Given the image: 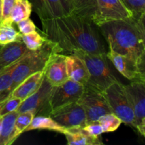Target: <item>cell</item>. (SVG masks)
<instances>
[{
    "mask_svg": "<svg viewBox=\"0 0 145 145\" xmlns=\"http://www.w3.org/2000/svg\"><path fill=\"white\" fill-rule=\"evenodd\" d=\"M41 24V34L57 44L62 52L71 54L76 50L93 54L107 52L99 28L92 21L69 14L43 20Z\"/></svg>",
    "mask_w": 145,
    "mask_h": 145,
    "instance_id": "6da1fadb",
    "label": "cell"
},
{
    "mask_svg": "<svg viewBox=\"0 0 145 145\" xmlns=\"http://www.w3.org/2000/svg\"><path fill=\"white\" fill-rule=\"evenodd\" d=\"M97 26L109 49L129 57L144 68V16L108 21Z\"/></svg>",
    "mask_w": 145,
    "mask_h": 145,
    "instance_id": "7a4b0ae2",
    "label": "cell"
},
{
    "mask_svg": "<svg viewBox=\"0 0 145 145\" xmlns=\"http://www.w3.org/2000/svg\"><path fill=\"white\" fill-rule=\"evenodd\" d=\"M62 53L57 44L46 39L43 45L36 50H30L18 62L12 71L13 83L9 95L13 90L33 74L45 69L51 58L57 53Z\"/></svg>",
    "mask_w": 145,
    "mask_h": 145,
    "instance_id": "3957f363",
    "label": "cell"
},
{
    "mask_svg": "<svg viewBox=\"0 0 145 145\" xmlns=\"http://www.w3.org/2000/svg\"><path fill=\"white\" fill-rule=\"evenodd\" d=\"M71 54L79 57L86 65L89 78L85 87L103 92L110 85L119 81L109 67L106 53L93 54L76 50Z\"/></svg>",
    "mask_w": 145,
    "mask_h": 145,
    "instance_id": "277c9868",
    "label": "cell"
},
{
    "mask_svg": "<svg viewBox=\"0 0 145 145\" xmlns=\"http://www.w3.org/2000/svg\"><path fill=\"white\" fill-rule=\"evenodd\" d=\"M112 113L121 120L122 123L135 127V117L124 84L120 82H115L103 91Z\"/></svg>",
    "mask_w": 145,
    "mask_h": 145,
    "instance_id": "5b68a950",
    "label": "cell"
},
{
    "mask_svg": "<svg viewBox=\"0 0 145 145\" xmlns=\"http://www.w3.org/2000/svg\"><path fill=\"white\" fill-rule=\"evenodd\" d=\"M84 110L86 125L96 123L103 115L112 113L103 92L85 87L84 91L77 101Z\"/></svg>",
    "mask_w": 145,
    "mask_h": 145,
    "instance_id": "8992f818",
    "label": "cell"
},
{
    "mask_svg": "<svg viewBox=\"0 0 145 145\" xmlns=\"http://www.w3.org/2000/svg\"><path fill=\"white\" fill-rule=\"evenodd\" d=\"M54 86H52L44 77L40 86L38 89L21 102L17 112L31 111L35 116H50L51 110L50 108V99Z\"/></svg>",
    "mask_w": 145,
    "mask_h": 145,
    "instance_id": "52a82bcc",
    "label": "cell"
},
{
    "mask_svg": "<svg viewBox=\"0 0 145 145\" xmlns=\"http://www.w3.org/2000/svg\"><path fill=\"white\" fill-rule=\"evenodd\" d=\"M135 117V128L145 136V82H132L124 85Z\"/></svg>",
    "mask_w": 145,
    "mask_h": 145,
    "instance_id": "ba28073f",
    "label": "cell"
},
{
    "mask_svg": "<svg viewBox=\"0 0 145 145\" xmlns=\"http://www.w3.org/2000/svg\"><path fill=\"white\" fill-rule=\"evenodd\" d=\"M134 18L121 0H96V9L93 22L96 25L103 23Z\"/></svg>",
    "mask_w": 145,
    "mask_h": 145,
    "instance_id": "9c48e42d",
    "label": "cell"
},
{
    "mask_svg": "<svg viewBox=\"0 0 145 145\" xmlns=\"http://www.w3.org/2000/svg\"><path fill=\"white\" fill-rule=\"evenodd\" d=\"M50 116L66 129L80 128L86 125L84 110L77 103H72L50 112Z\"/></svg>",
    "mask_w": 145,
    "mask_h": 145,
    "instance_id": "30bf717a",
    "label": "cell"
},
{
    "mask_svg": "<svg viewBox=\"0 0 145 145\" xmlns=\"http://www.w3.org/2000/svg\"><path fill=\"white\" fill-rule=\"evenodd\" d=\"M85 86L82 84L68 79L59 86H55L50 99L51 111L76 102L84 93Z\"/></svg>",
    "mask_w": 145,
    "mask_h": 145,
    "instance_id": "8fae6325",
    "label": "cell"
},
{
    "mask_svg": "<svg viewBox=\"0 0 145 145\" xmlns=\"http://www.w3.org/2000/svg\"><path fill=\"white\" fill-rule=\"evenodd\" d=\"M106 56L125 78L131 82H145V69L131 58L110 49L106 52Z\"/></svg>",
    "mask_w": 145,
    "mask_h": 145,
    "instance_id": "7c38bea8",
    "label": "cell"
},
{
    "mask_svg": "<svg viewBox=\"0 0 145 145\" xmlns=\"http://www.w3.org/2000/svg\"><path fill=\"white\" fill-rule=\"evenodd\" d=\"M30 2L40 21L59 18L69 14L65 0H31Z\"/></svg>",
    "mask_w": 145,
    "mask_h": 145,
    "instance_id": "4fadbf2b",
    "label": "cell"
},
{
    "mask_svg": "<svg viewBox=\"0 0 145 145\" xmlns=\"http://www.w3.org/2000/svg\"><path fill=\"white\" fill-rule=\"evenodd\" d=\"M66 55L57 53L49 61L45 69V77L52 86H59L69 79L67 73Z\"/></svg>",
    "mask_w": 145,
    "mask_h": 145,
    "instance_id": "5bb4252c",
    "label": "cell"
},
{
    "mask_svg": "<svg viewBox=\"0 0 145 145\" xmlns=\"http://www.w3.org/2000/svg\"><path fill=\"white\" fill-rule=\"evenodd\" d=\"M67 73L69 79L86 86L89 81V72L84 61L73 54L66 55Z\"/></svg>",
    "mask_w": 145,
    "mask_h": 145,
    "instance_id": "9a60e30c",
    "label": "cell"
},
{
    "mask_svg": "<svg viewBox=\"0 0 145 145\" xmlns=\"http://www.w3.org/2000/svg\"><path fill=\"white\" fill-rule=\"evenodd\" d=\"M44 77L45 69L30 75L11 91L8 97H16L24 101L32 95L39 88Z\"/></svg>",
    "mask_w": 145,
    "mask_h": 145,
    "instance_id": "2e32d148",
    "label": "cell"
},
{
    "mask_svg": "<svg viewBox=\"0 0 145 145\" xmlns=\"http://www.w3.org/2000/svg\"><path fill=\"white\" fill-rule=\"evenodd\" d=\"M29 50L22 41L0 46V67H8L25 56Z\"/></svg>",
    "mask_w": 145,
    "mask_h": 145,
    "instance_id": "e0dca14e",
    "label": "cell"
},
{
    "mask_svg": "<svg viewBox=\"0 0 145 145\" xmlns=\"http://www.w3.org/2000/svg\"><path fill=\"white\" fill-rule=\"evenodd\" d=\"M70 14L93 21L96 9V0H65Z\"/></svg>",
    "mask_w": 145,
    "mask_h": 145,
    "instance_id": "ac0fdd59",
    "label": "cell"
},
{
    "mask_svg": "<svg viewBox=\"0 0 145 145\" xmlns=\"http://www.w3.org/2000/svg\"><path fill=\"white\" fill-rule=\"evenodd\" d=\"M65 135L69 145L103 144L100 137L90 135L82 127L69 129Z\"/></svg>",
    "mask_w": 145,
    "mask_h": 145,
    "instance_id": "d6986e66",
    "label": "cell"
},
{
    "mask_svg": "<svg viewBox=\"0 0 145 145\" xmlns=\"http://www.w3.org/2000/svg\"><path fill=\"white\" fill-rule=\"evenodd\" d=\"M34 130H50V131L57 132L64 135L68 131L67 129L61 126L50 116H34L31 124L25 129V132Z\"/></svg>",
    "mask_w": 145,
    "mask_h": 145,
    "instance_id": "ffe728a7",
    "label": "cell"
},
{
    "mask_svg": "<svg viewBox=\"0 0 145 145\" xmlns=\"http://www.w3.org/2000/svg\"><path fill=\"white\" fill-rule=\"evenodd\" d=\"M17 111L11 112L3 116L1 119L0 145H10L14 142V133L16 119L18 116Z\"/></svg>",
    "mask_w": 145,
    "mask_h": 145,
    "instance_id": "44dd1931",
    "label": "cell"
},
{
    "mask_svg": "<svg viewBox=\"0 0 145 145\" xmlns=\"http://www.w3.org/2000/svg\"><path fill=\"white\" fill-rule=\"evenodd\" d=\"M32 12V5L29 0H16L11 14V20L16 24L21 20L29 18Z\"/></svg>",
    "mask_w": 145,
    "mask_h": 145,
    "instance_id": "7402d4cb",
    "label": "cell"
},
{
    "mask_svg": "<svg viewBox=\"0 0 145 145\" xmlns=\"http://www.w3.org/2000/svg\"><path fill=\"white\" fill-rule=\"evenodd\" d=\"M19 60L10 66L7 67V68L0 74V103L4 101L9 96L10 88L13 83L12 71Z\"/></svg>",
    "mask_w": 145,
    "mask_h": 145,
    "instance_id": "603a6c76",
    "label": "cell"
},
{
    "mask_svg": "<svg viewBox=\"0 0 145 145\" xmlns=\"http://www.w3.org/2000/svg\"><path fill=\"white\" fill-rule=\"evenodd\" d=\"M22 34L13 26V24H0V45L16 41H22Z\"/></svg>",
    "mask_w": 145,
    "mask_h": 145,
    "instance_id": "cb8c5ba5",
    "label": "cell"
},
{
    "mask_svg": "<svg viewBox=\"0 0 145 145\" xmlns=\"http://www.w3.org/2000/svg\"><path fill=\"white\" fill-rule=\"evenodd\" d=\"M35 115L31 111L23 112V113H18L14 125V140L15 141L17 137L24 133L25 129L29 126L32 121L33 118Z\"/></svg>",
    "mask_w": 145,
    "mask_h": 145,
    "instance_id": "d4e9b609",
    "label": "cell"
},
{
    "mask_svg": "<svg viewBox=\"0 0 145 145\" xmlns=\"http://www.w3.org/2000/svg\"><path fill=\"white\" fill-rule=\"evenodd\" d=\"M98 123L101 126L103 133L116 131L122 124L121 120L113 113L102 116L99 119Z\"/></svg>",
    "mask_w": 145,
    "mask_h": 145,
    "instance_id": "484cf974",
    "label": "cell"
},
{
    "mask_svg": "<svg viewBox=\"0 0 145 145\" xmlns=\"http://www.w3.org/2000/svg\"><path fill=\"white\" fill-rule=\"evenodd\" d=\"M21 40L29 50H36L43 45L46 38L35 31L31 33L22 34Z\"/></svg>",
    "mask_w": 145,
    "mask_h": 145,
    "instance_id": "4316f807",
    "label": "cell"
},
{
    "mask_svg": "<svg viewBox=\"0 0 145 145\" xmlns=\"http://www.w3.org/2000/svg\"><path fill=\"white\" fill-rule=\"evenodd\" d=\"M126 8L132 12L135 18L145 16V0H121Z\"/></svg>",
    "mask_w": 145,
    "mask_h": 145,
    "instance_id": "83f0119b",
    "label": "cell"
},
{
    "mask_svg": "<svg viewBox=\"0 0 145 145\" xmlns=\"http://www.w3.org/2000/svg\"><path fill=\"white\" fill-rule=\"evenodd\" d=\"M23 100L16 97H9L0 103V117L7 113L17 111Z\"/></svg>",
    "mask_w": 145,
    "mask_h": 145,
    "instance_id": "f1b7e54d",
    "label": "cell"
},
{
    "mask_svg": "<svg viewBox=\"0 0 145 145\" xmlns=\"http://www.w3.org/2000/svg\"><path fill=\"white\" fill-rule=\"evenodd\" d=\"M16 0H1V24H14L11 14Z\"/></svg>",
    "mask_w": 145,
    "mask_h": 145,
    "instance_id": "f546056e",
    "label": "cell"
},
{
    "mask_svg": "<svg viewBox=\"0 0 145 145\" xmlns=\"http://www.w3.org/2000/svg\"><path fill=\"white\" fill-rule=\"evenodd\" d=\"M16 24L21 34H28L36 31V26L30 18L21 20L16 23Z\"/></svg>",
    "mask_w": 145,
    "mask_h": 145,
    "instance_id": "4dcf8cb0",
    "label": "cell"
},
{
    "mask_svg": "<svg viewBox=\"0 0 145 145\" xmlns=\"http://www.w3.org/2000/svg\"><path fill=\"white\" fill-rule=\"evenodd\" d=\"M82 128L88 134H89L91 136H93V137H101V135L103 133V129H102L101 126V125L98 122L87 124L84 127H82Z\"/></svg>",
    "mask_w": 145,
    "mask_h": 145,
    "instance_id": "1f68e13d",
    "label": "cell"
},
{
    "mask_svg": "<svg viewBox=\"0 0 145 145\" xmlns=\"http://www.w3.org/2000/svg\"><path fill=\"white\" fill-rule=\"evenodd\" d=\"M6 68H7V67H0V74H1V72H2L3 71L6 69Z\"/></svg>",
    "mask_w": 145,
    "mask_h": 145,
    "instance_id": "d6a6232c",
    "label": "cell"
},
{
    "mask_svg": "<svg viewBox=\"0 0 145 145\" xmlns=\"http://www.w3.org/2000/svg\"><path fill=\"white\" fill-rule=\"evenodd\" d=\"M1 1H0V24H1Z\"/></svg>",
    "mask_w": 145,
    "mask_h": 145,
    "instance_id": "836d02e7",
    "label": "cell"
},
{
    "mask_svg": "<svg viewBox=\"0 0 145 145\" xmlns=\"http://www.w3.org/2000/svg\"><path fill=\"white\" fill-rule=\"evenodd\" d=\"M1 119L2 118L0 117V133H1Z\"/></svg>",
    "mask_w": 145,
    "mask_h": 145,
    "instance_id": "e575fe53",
    "label": "cell"
},
{
    "mask_svg": "<svg viewBox=\"0 0 145 145\" xmlns=\"http://www.w3.org/2000/svg\"><path fill=\"white\" fill-rule=\"evenodd\" d=\"M0 1H1V0H0Z\"/></svg>",
    "mask_w": 145,
    "mask_h": 145,
    "instance_id": "d590c367",
    "label": "cell"
},
{
    "mask_svg": "<svg viewBox=\"0 0 145 145\" xmlns=\"http://www.w3.org/2000/svg\"><path fill=\"white\" fill-rule=\"evenodd\" d=\"M0 46H1V45H0Z\"/></svg>",
    "mask_w": 145,
    "mask_h": 145,
    "instance_id": "8d00e7d4",
    "label": "cell"
},
{
    "mask_svg": "<svg viewBox=\"0 0 145 145\" xmlns=\"http://www.w3.org/2000/svg\"></svg>",
    "mask_w": 145,
    "mask_h": 145,
    "instance_id": "74e56055",
    "label": "cell"
}]
</instances>
